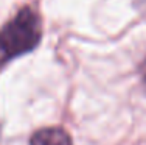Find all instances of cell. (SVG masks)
<instances>
[{"mask_svg":"<svg viewBox=\"0 0 146 145\" xmlns=\"http://www.w3.org/2000/svg\"><path fill=\"white\" fill-rule=\"evenodd\" d=\"M42 36L40 19L33 8L25 6L0 31V50L6 61L31 51Z\"/></svg>","mask_w":146,"mask_h":145,"instance_id":"obj_1","label":"cell"},{"mask_svg":"<svg viewBox=\"0 0 146 145\" xmlns=\"http://www.w3.org/2000/svg\"><path fill=\"white\" fill-rule=\"evenodd\" d=\"M30 145H73L72 139L62 128H44L33 134Z\"/></svg>","mask_w":146,"mask_h":145,"instance_id":"obj_2","label":"cell"},{"mask_svg":"<svg viewBox=\"0 0 146 145\" xmlns=\"http://www.w3.org/2000/svg\"><path fill=\"white\" fill-rule=\"evenodd\" d=\"M140 74H141V81H143V86L146 88V59L143 61V64H141Z\"/></svg>","mask_w":146,"mask_h":145,"instance_id":"obj_3","label":"cell"},{"mask_svg":"<svg viewBox=\"0 0 146 145\" xmlns=\"http://www.w3.org/2000/svg\"><path fill=\"white\" fill-rule=\"evenodd\" d=\"M6 64V59H5V56H3V53H2V50H0V69L3 67V65Z\"/></svg>","mask_w":146,"mask_h":145,"instance_id":"obj_4","label":"cell"}]
</instances>
